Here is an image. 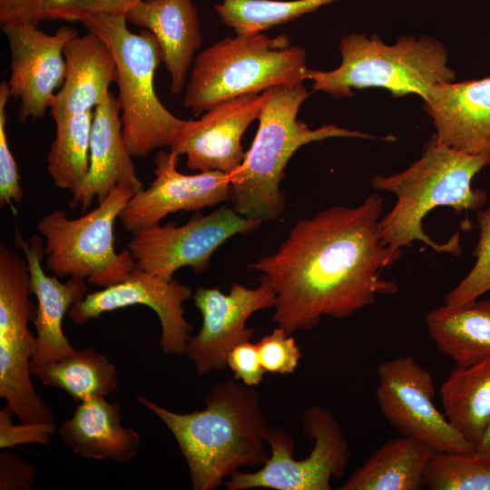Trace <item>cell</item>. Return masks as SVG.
Instances as JSON below:
<instances>
[{"instance_id":"6da1fadb","label":"cell","mask_w":490,"mask_h":490,"mask_svg":"<svg viewBox=\"0 0 490 490\" xmlns=\"http://www.w3.org/2000/svg\"><path fill=\"white\" fill-rule=\"evenodd\" d=\"M382 213L383 200L377 193L357 207L322 210L297 221L276 252L250 266L275 291L277 327L290 335L311 329L324 316L347 318L378 296L398 291L396 282L380 277L402 251L384 243Z\"/></svg>"},{"instance_id":"7a4b0ae2","label":"cell","mask_w":490,"mask_h":490,"mask_svg":"<svg viewBox=\"0 0 490 490\" xmlns=\"http://www.w3.org/2000/svg\"><path fill=\"white\" fill-rule=\"evenodd\" d=\"M138 401L173 435L187 463L191 489L215 490L245 466H263L269 428L258 391L232 380L215 385L205 407L176 413L143 396Z\"/></svg>"},{"instance_id":"3957f363","label":"cell","mask_w":490,"mask_h":490,"mask_svg":"<svg viewBox=\"0 0 490 490\" xmlns=\"http://www.w3.org/2000/svg\"><path fill=\"white\" fill-rule=\"evenodd\" d=\"M490 165V157L475 155L439 143L434 136L422 156L407 170L389 176L372 178L375 190L393 193L394 207L382 216L379 225L384 243L396 250L422 241L438 253L460 255V233L446 242L431 239L423 228V220L437 207H450L456 213L479 211L487 193L474 188V178Z\"/></svg>"},{"instance_id":"277c9868","label":"cell","mask_w":490,"mask_h":490,"mask_svg":"<svg viewBox=\"0 0 490 490\" xmlns=\"http://www.w3.org/2000/svg\"><path fill=\"white\" fill-rule=\"evenodd\" d=\"M259 128L241 165L230 175V201L241 216L261 222L278 219L285 199L279 184L293 154L303 145L328 138H373L335 125L311 129L298 119L309 97L302 83L264 92Z\"/></svg>"},{"instance_id":"5b68a950","label":"cell","mask_w":490,"mask_h":490,"mask_svg":"<svg viewBox=\"0 0 490 490\" xmlns=\"http://www.w3.org/2000/svg\"><path fill=\"white\" fill-rule=\"evenodd\" d=\"M308 71L305 50L288 35L237 34L197 55L183 104L201 113L237 97L303 83Z\"/></svg>"},{"instance_id":"8992f818","label":"cell","mask_w":490,"mask_h":490,"mask_svg":"<svg viewBox=\"0 0 490 490\" xmlns=\"http://www.w3.org/2000/svg\"><path fill=\"white\" fill-rule=\"evenodd\" d=\"M339 51L338 68L309 69L314 91L342 98L352 96V89L382 87L393 96L416 93L425 100L436 85L455 79L445 47L429 37L403 36L388 45L375 34H350L340 41Z\"/></svg>"},{"instance_id":"52a82bcc","label":"cell","mask_w":490,"mask_h":490,"mask_svg":"<svg viewBox=\"0 0 490 490\" xmlns=\"http://www.w3.org/2000/svg\"><path fill=\"white\" fill-rule=\"evenodd\" d=\"M109 46L117 66L122 133L134 157L171 147L185 120L173 115L156 95L153 82L162 52L148 30L134 33L123 15L93 14L82 21Z\"/></svg>"},{"instance_id":"ba28073f","label":"cell","mask_w":490,"mask_h":490,"mask_svg":"<svg viewBox=\"0 0 490 490\" xmlns=\"http://www.w3.org/2000/svg\"><path fill=\"white\" fill-rule=\"evenodd\" d=\"M135 193L129 185H116L93 211L69 219L56 209L37 224L45 239L46 266L57 277L86 279L90 285L106 288L121 282L135 267L127 248H114V225L128 201Z\"/></svg>"},{"instance_id":"9c48e42d","label":"cell","mask_w":490,"mask_h":490,"mask_svg":"<svg viewBox=\"0 0 490 490\" xmlns=\"http://www.w3.org/2000/svg\"><path fill=\"white\" fill-rule=\"evenodd\" d=\"M305 435L315 439L309 456L293 458L295 441L282 427L269 426L265 435L271 455L256 472L237 471L225 482L229 490L264 487L276 490H330V479L341 478L351 451L334 414L312 406L303 414Z\"/></svg>"},{"instance_id":"30bf717a","label":"cell","mask_w":490,"mask_h":490,"mask_svg":"<svg viewBox=\"0 0 490 490\" xmlns=\"http://www.w3.org/2000/svg\"><path fill=\"white\" fill-rule=\"evenodd\" d=\"M262 222L220 207L209 214L196 213L185 224H156L131 232L127 248L135 266L166 280L179 269L203 272L216 250L237 234L256 230Z\"/></svg>"},{"instance_id":"8fae6325","label":"cell","mask_w":490,"mask_h":490,"mask_svg":"<svg viewBox=\"0 0 490 490\" xmlns=\"http://www.w3.org/2000/svg\"><path fill=\"white\" fill-rule=\"evenodd\" d=\"M376 372L379 409L400 435L422 442L434 452L475 450L436 407L433 376L414 357L385 360Z\"/></svg>"},{"instance_id":"7c38bea8","label":"cell","mask_w":490,"mask_h":490,"mask_svg":"<svg viewBox=\"0 0 490 490\" xmlns=\"http://www.w3.org/2000/svg\"><path fill=\"white\" fill-rule=\"evenodd\" d=\"M192 298L202 325L189 338L183 354L200 375L225 369L232 348L250 341L254 335L247 327L248 318L256 311L273 308L276 301L275 291L264 277L255 289L233 283L230 293L224 294L218 288L200 287Z\"/></svg>"},{"instance_id":"4fadbf2b","label":"cell","mask_w":490,"mask_h":490,"mask_svg":"<svg viewBox=\"0 0 490 490\" xmlns=\"http://www.w3.org/2000/svg\"><path fill=\"white\" fill-rule=\"evenodd\" d=\"M192 296V289L176 279L166 280L135 266L121 282L87 293L71 307L67 317L81 326L106 312L134 305L147 306L160 319L162 351L181 356L191 336V325L184 318L182 304Z\"/></svg>"},{"instance_id":"5bb4252c","label":"cell","mask_w":490,"mask_h":490,"mask_svg":"<svg viewBox=\"0 0 490 490\" xmlns=\"http://www.w3.org/2000/svg\"><path fill=\"white\" fill-rule=\"evenodd\" d=\"M11 56L8 83L11 97L20 102L19 118H41L61 88L65 76L64 47L78 34L72 27L61 26L47 34L36 24L2 26Z\"/></svg>"},{"instance_id":"9a60e30c","label":"cell","mask_w":490,"mask_h":490,"mask_svg":"<svg viewBox=\"0 0 490 490\" xmlns=\"http://www.w3.org/2000/svg\"><path fill=\"white\" fill-rule=\"evenodd\" d=\"M179 157L172 150L157 152L153 181L132 196L119 216L128 232L160 224L171 213L199 211L230 201L229 174L219 171L183 174L177 169Z\"/></svg>"},{"instance_id":"2e32d148","label":"cell","mask_w":490,"mask_h":490,"mask_svg":"<svg viewBox=\"0 0 490 490\" xmlns=\"http://www.w3.org/2000/svg\"><path fill=\"white\" fill-rule=\"evenodd\" d=\"M264 100V92L237 97L211 107L199 120L184 121L171 150L185 155L191 170L230 176L243 162L241 137L259 118Z\"/></svg>"},{"instance_id":"e0dca14e","label":"cell","mask_w":490,"mask_h":490,"mask_svg":"<svg viewBox=\"0 0 490 490\" xmlns=\"http://www.w3.org/2000/svg\"><path fill=\"white\" fill-rule=\"evenodd\" d=\"M14 240L27 261L32 292L37 299L32 321L36 330V349L31 363L57 361L73 355L76 350L64 333L63 320L71 307L85 298L88 283L76 278L61 282L54 274L47 276L41 265L44 246L37 234L27 241L16 226Z\"/></svg>"},{"instance_id":"ac0fdd59","label":"cell","mask_w":490,"mask_h":490,"mask_svg":"<svg viewBox=\"0 0 490 490\" xmlns=\"http://www.w3.org/2000/svg\"><path fill=\"white\" fill-rule=\"evenodd\" d=\"M424 101L439 143L490 157V77L437 84Z\"/></svg>"},{"instance_id":"d6986e66","label":"cell","mask_w":490,"mask_h":490,"mask_svg":"<svg viewBox=\"0 0 490 490\" xmlns=\"http://www.w3.org/2000/svg\"><path fill=\"white\" fill-rule=\"evenodd\" d=\"M122 133L117 98L110 93L95 107L91 131L89 170L72 193L71 208L85 212L96 197L101 202L118 184L131 186L135 193L143 189Z\"/></svg>"},{"instance_id":"ffe728a7","label":"cell","mask_w":490,"mask_h":490,"mask_svg":"<svg viewBox=\"0 0 490 490\" xmlns=\"http://www.w3.org/2000/svg\"><path fill=\"white\" fill-rule=\"evenodd\" d=\"M65 76L54 95L50 113L54 122L93 111L117 81V66L107 44L95 33L76 34L64 47Z\"/></svg>"},{"instance_id":"44dd1931","label":"cell","mask_w":490,"mask_h":490,"mask_svg":"<svg viewBox=\"0 0 490 490\" xmlns=\"http://www.w3.org/2000/svg\"><path fill=\"white\" fill-rule=\"evenodd\" d=\"M127 22L151 32L171 77V91H182L202 37L191 0H142L125 15Z\"/></svg>"},{"instance_id":"7402d4cb","label":"cell","mask_w":490,"mask_h":490,"mask_svg":"<svg viewBox=\"0 0 490 490\" xmlns=\"http://www.w3.org/2000/svg\"><path fill=\"white\" fill-rule=\"evenodd\" d=\"M121 407L105 397L78 403L74 415L58 428L61 440L76 455L125 464L141 444L140 434L121 423Z\"/></svg>"},{"instance_id":"603a6c76","label":"cell","mask_w":490,"mask_h":490,"mask_svg":"<svg viewBox=\"0 0 490 490\" xmlns=\"http://www.w3.org/2000/svg\"><path fill=\"white\" fill-rule=\"evenodd\" d=\"M429 338L436 348L458 368L490 357V299L464 305L444 304L425 318Z\"/></svg>"},{"instance_id":"cb8c5ba5","label":"cell","mask_w":490,"mask_h":490,"mask_svg":"<svg viewBox=\"0 0 490 490\" xmlns=\"http://www.w3.org/2000/svg\"><path fill=\"white\" fill-rule=\"evenodd\" d=\"M434 451L414 438L400 436L382 444L338 490H419Z\"/></svg>"},{"instance_id":"d4e9b609","label":"cell","mask_w":490,"mask_h":490,"mask_svg":"<svg viewBox=\"0 0 490 490\" xmlns=\"http://www.w3.org/2000/svg\"><path fill=\"white\" fill-rule=\"evenodd\" d=\"M439 393L446 418L476 449L490 423V357L454 368Z\"/></svg>"},{"instance_id":"484cf974","label":"cell","mask_w":490,"mask_h":490,"mask_svg":"<svg viewBox=\"0 0 490 490\" xmlns=\"http://www.w3.org/2000/svg\"><path fill=\"white\" fill-rule=\"evenodd\" d=\"M30 370L44 386L65 391L77 403L106 397L118 387L114 364L93 348L76 350L57 361L31 363Z\"/></svg>"},{"instance_id":"4316f807","label":"cell","mask_w":490,"mask_h":490,"mask_svg":"<svg viewBox=\"0 0 490 490\" xmlns=\"http://www.w3.org/2000/svg\"><path fill=\"white\" fill-rule=\"evenodd\" d=\"M93 111L55 122V136L47 154V173L54 184L72 193L86 176Z\"/></svg>"},{"instance_id":"83f0119b","label":"cell","mask_w":490,"mask_h":490,"mask_svg":"<svg viewBox=\"0 0 490 490\" xmlns=\"http://www.w3.org/2000/svg\"><path fill=\"white\" fill-rule=\"evenodd\" d=\"M335 0H222L214 5L220 20L237 34L262 33Z\"/></svg>"},{"instance_id":"f1b7e54d","label":"cell","mask_w":490,"mask_h":490,"mask_svg":"<svg viewBox=\"0 0 490 490\" xmlns=\"http://www.w3.org/2000/svg\"><path fill=\"white\" fill-rule=\"evenodd\" d=\"M425 485L430 490H490V453L435 452Z\"/></svg>"},{"instance_id":"f546056e","label":"cell","mask_w":490,"mask_h":490,"mask_svg":"<svg viewBox=\"0 0 490 490\" xmlns=\"http://www.w3.org/2000/svg\"><path fill=\"white\" fill-rule=\"evenodd\" d=\"M477 243L472 252L475 261L467 275L446 297L445 303L464 305L490 291V206L477 211Z\"/></svg>"},{"instance_id":"4dcf8cb0","label":"cell","mask_w":490,"mask_h":490,"mask_svg":"<svg viewBox=\"0 0 490 490\" xmlns=\"http://www.w3.org/2000/svg\"><path fill=\"white\" fill-rule=\"evenodd\" d=\"M11 98L8 83H0V206H9L15 215L17 210L14 202L20 203L24 192L20 185V173L15 159L9 147L6 135L5 107Z\"/></svg>"},{"instance_id":"1f68e13d","label":"cell","mask_w":490,"mask_h":490,"mask_svg":"<svg viewBox=\"0 0 490 490\" xmlns=\"http://www.w3.org/2000/svg\"><path fill=\"white\" fill-rule=\"evenodd\" d=\"M256 344L260 363L269 373H293L302 356L296 339L279 327Z\"/></svg>"},{"instance_id":"d6a6232c","label":"cell","mask_w":490,"mask_h":490,"mask_svg":"<svg viewBox=\"0 0 490 490\" xmlns=\"http://www.w3.org/2000/svg\"><path fill=\"white\" fill-rule=\"evenodd\" d=\"M13 412L5 406L0 410V448H12L24 444L46 446L57 431L54 422L15 425Z\"/></svg>"},{"instance_id":"836d02e7","label":"cell","mask_w":490,"mask_h":490,"mask_svg":"<svg viewBox=\"0 0 490 490\" xmlns=\"http://www.w3.org/2000/svg\"><path fill=\"white\" fill-rule=\"evenodd\" d=\"M98 12V0H33L36 23L42 20L82 22Z\"/></svg>"},{"instance_id":"e575fe53","label":"cell","mask_w":490,"mask_h":490,"mask_svg":"<svg viewBox=\"0 0 490 490\" xmlns=\"http://www.w3.org/2000/svg\"><path fill=\"white\" fill-rule=\"evenodd\" d=\"M227 367L240 380L249 387L259 386L264 377V370L256 343L242 342L232 348L227 358Z\"/></svg>"},{"instance_id":"d590c367","label":"cell","mask_w":490,"mask_h":490,"mask_svg":"<svg viewBox=\"0 0 490 490\" xmlns=\"http://www.w3.org/2000/svg\"><path fill=\"white\" fill-rule=\"evenodd\" d=\"M34 467L15 452L5 448L0 453V490H31L35 484Z\"/></svg>"},{"instance_id":"8d00e7d4","label":"cell","mask_w":490,"mask_h":490,"mask_svg":"<svg viewBox=\"0 0 490 490\" xmlns=\"http://www.w3.org/2000/svg\"><path fill=\"white\" fill-rule=\"evenodd\" d=\"M1 26L36 24L33 13V0H0Z\"/></svg>"},{"instance_id":"74e56055","label":"cell","mask_w":490,"mask_h":490,"mask_svg":"<svg viewBox=\"0 0 490 490\" xmlns=\"http://www.w3.org/2000/svg\"><path fill=\"white\" fill-rule=\"evenodd\" d=\"M142 0H98L99 12L107 15H123Z\"/></svg>"},{"instance_id":"f35d334b","label":"cell","mask_w":490,"mask_h":490,"mask_svg":"<svg viewBox=\"0 0 490 490\" xmlns=\"http://www.w3.org/2000/svg\"><path fill=\"white\" fill-rule=\"evenodd\" d=\"M475 450L490 453V423Z\"/></svg>"}]
</instances>
